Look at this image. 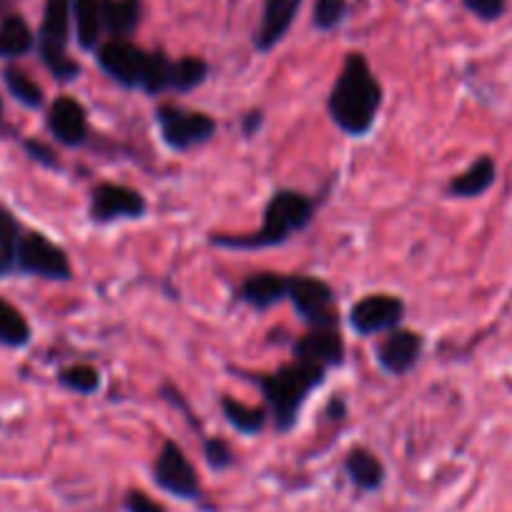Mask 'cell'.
I'll list each match as a JSON object with an SVG mask.
<instances>
[{
    "label": "cell",
    "instance_id": "6da1fadb",
    "mask_svg": "<svg viewBox=\"0 0 512 512\" xmlns=\"http://www.w3.org/2000/svg\"><path fill=\"white\" fill-rule=\"evenodd\" d=\"M334 126L349 136H364L372 131L382 108V86L374 78L362 53H349L327 98Z\"/></svg>",
    "mask_w": 512,
    "mask_h": 512
},
{
    "label": "cell",
    "instance_id": "7a4b0ae2",
    "mask_svg": "<svg viewBox=\"0 0 512 512\" xmlns=\"http://www.w3.org/2000/svg\"><path fill=\"white\" fill-rule=\"evenodd\" d=\"M314 219V201L309 196L299 194V191L282 189L269 199L267 209H264L262 229L254 234L234 236V234H211V244L221 246V249H269V246H279L297 231L307 229Z\"/></svg>",
    "mask_w": 512,
    "mask_h": 512
},
{
    "label": "cell",
    "instance_id": "3957f363",
    "mask_svg": "<svg viewBox=\"0 0 512 512\" xmlns=\"http://www.w3.org/2000/svg\"><path fill=\"white\" fill-rule=\"evenodd\" d=\"M324 377H327V369L324 367L294 359L292 364H284L277 372L256 379L264 400H267L269 417H272L274 427L279 432H289L297 425L299 410L307 402V397L317 387H322Z\"/></svg>",
    "mask_w": 512,
    "mask_h": 512
},
{
    "label": "cell",
    "instance_id": "277c9868",
    "mask_svg": "<svg viewBox=\"0 0 512 512\" xmlns=\"http://www.w3.org/2000/svg\"><path fill=\"white\" fill-rule=\"evenodd\" d=\"M71 18L73 0H46L41 31H38V56L58 81H76L81 73V66L66 51L71 38Z\"/></svg>",
    "mask_w": 512,
    "mask_h": 512
},
{
    "label": "cell",
    "instance_id": "5b68a950",
    "mask_svg": "<svg viewBox=\"0 0 512 512\" xmlns=\"http://www.w3.org/2000/svg\"><path fill=\"white\" fill-rule=\"evenodd\" d=\"M16 272L51 279V282H68L73 277L66 251L41 231H23L21 234L16 249Z\"/></svg>",
    "mask_w": 512,
    "mask_h": 512
},
{
    "label": "cell",
    "instance_id": "8992f818",
    "mask_svg": "<svg viewBox=\"0 0 512 512\" xmlns=\"http://www.w3.org/2000/svg\"><path fill=\"white\" fill-rule=\"evenodd\" d=\"M154 116L161 139L174 151L194 149V146L214 139L216 134V121L201 111H189V108L181 106H159Z\"/></svg>",
    "mask_w": 512,
    "mask_h": 512
},
{
    "label": "cell",
    "instance_id": "52a82bcc",
    "mask_svg": "<svg viewBox=\"0 0 512 512\" xmlns=\"http://www.w3.org/2000/svg\"><path fill=\"white\" fill-rule=\"evenodd\" d=\"M294 312L312 324L314 329H337V309H334V292L327 282L317 277H289V294Z\"/></svg>",
    "mask_w": 512,
    "mask_h": 512
},
{
    "label": "cell",
    "instance_id": "ba28073f",
    "mask_svg": "<svg viewBox=\"0 0 512 512\" xmlns=\"http://www.w3.org/2000/svg\"><path fill=\"white\" fill-rule=\"evenodd\" d=\"M96 61L101 71L111 81L123 88H141L144 86L146 71H149L151 53L139 48L131 41H108L98 46Z\"/></svg>",
    "mask_w": 512,
    "mask_h": 512
},
{
    "label": "cell",
    "instance_id": "9c48e42d",
    "mask_svg": "<svg viewBox=\"0 0 512 512\" xmlns=\"http://www.w3.org/2000/svg\"><path fill=\"white\" fill-rule=\"evenodd\" d=\"M154 480L161 490L179 497V500H199L201 495L199 475H196L186 452L174 440H169L161 447L154 465Z\"/></svg>",
    "mask_w": 512,
    "mask_h": 512
},
{
    "label": "cell",
    "instance_id": "30bf717a",
    "mask_svg": "<svg viewBox=\"0 0 512 512\" xmlns=\"http://www.w3.org/2000/svg\"><path fill=\"white\" fill-rule=\"evenodd\" d=\"M405 319V302L395 294H367L349 312V327L359 337L392 332Z\"/></svg>",
    "mask_w": 512,
    "mask_h": 512
},
{
    "label": "cell",
    "instance_id": "8fae6325",
    "mask_svg": "<svg viewBox=\"0 0 512 512\" xmlns=\"http://www.w3.org/2000/svg\"><path fill=\"white\" fill-rule=\"evenodd\" d=\"M91 219L96 224H111L121 219H141L146 214V199L136 189L121 184H98L91 194Z\"/></svg>",
    "mask_w": 512,
    "mask_h": 512
},
{
    "label": "cell",
    "instance_id": "7c38bea8",
    "mask_svg": "<svg viewBox=\"0 0 512 512\" xmlns=\"http://www.w3.org/2000/svg\"><path fill=\"white\" fill-rule=\"evenodd\" d=\"M422 347H425V339L420 334L397 327L387 332V337L379 342V347L374 349V359H377L382 372L402 377V374L412 372L417 367L422 357Z\"/></svg>",
    "mask_w": 512,
    "mask_h": 512
},
{
    "label": "cell",
    "instance_id": "4fadbf2b",
    "mask_svg": "<svg viewBox=\"0 0 512 512\" xmlns=\"http://www.w3.org/2000/svg\"><path fill=\"white\" fill-rule=\"evenodd\" d=\"M48 131L63 146H81L88 136L86 108L71 96H61L51 103L48 111Z\"/></svg>",
    "mask_w": 512,
    "mask_h": 512
},
{
    "label": "cell",
    "instance_id": "5bb4252c",
    "mask_svg": "<svg viewBox=\"0 0 512 512\" xmlns=\"http://www.w3.org/2000/svg\"><path fill=\"white\" fill-rule=\"evenodd\" d=\"M344 354H347V347L337 329H312L294 344V359L324 369L342 367Z\"/></svg>",
    "mask_w": 512,
    "mask_h": 512
},
{
    "label": "cell",
    "instance_id": "9a60e30c",
    "mask_svg": "<svg viewBox=\"0 0 512 512\" xmlns=\"http://www.w3.org/2000/svg\"><path fill=\"white\" fill-rule=\"evenodd\" d=\"M302 0H267L264 3V16L254 33V48L259 53H269L292 28L297 18Z\"/></svg>",
    "mask_w": 512,
    "mask_h": 512
},
{
    "label": "cell",
    "instance_id": "2e32d148",
    "mask_svg": "<svg viewBox=\"0 0 512 512\" xmlns=\"http://www.w3.org/2000/svg\"><path fill=\"white\" fill-rule=\"evenodd\" d=\"M287 294H289V277H284V274H277V272L251 274V277H246L239 287L241 302L249 304L251 309H259V312L284 302Z\"/></svg>",
    "mask_w": 512,
    "mask_h": 512
},
{
    "label": "cell",
    "instance_id": "e0dca14e",
    "mask_svg": "<svg viewBox=\"0 0 512 512\" xmlns=\"http://www.w3.org/2000/svg\"><path fill=\"white\" fill-rule=\"evenodd\" d=\"M497 181V164L492 156H480L475 164L467 166L460 176L450 181L447 186V194L452 199H477L485 191H490Z\"/></svg>",
    "mask_w": 512,
    "mask_h": 512
},
{
    "label": "cell",
    "instance_id": "ac0fdd59",
    "mask_svg": "<svg viewBox=\"0 0 512 512\" xmlns=\"http://www.w3.org/2000/svg\"><path fill=\"white\" fill-rule=\"evenodd\" d=\"M101 18L111 41H128L141 23V0H101Z\"/></svg>",
    "mask_w": 512,
    "mask_h": 512
},
{
    "label": "cell",
    "instance_id": "d6986e66",
    "mask_svg": "<svg viewBox=\"0 0 512 512\" xmlns=\"http://www.w3.org/2000/svg\"><path fill=\"white\" fill-rule=\"evenodd\" d=\"M344 470H347L352 485L364 492L379 490L384 482V465L379 462V457L374 452L364 450V447L349 450L347 460H344Z\"/></svg>",
    "mask_w": 512,
    "mask_h": 512
},
{
    "label": "cell",
    "instance_id": "ffe728a7",
    "mask_svg": "<svg viewBox=\"0 0 512 512\" xmlns=\"http://www.w3.org/2000/svg\"><path fill=\"white\" fill-rule=\"evenodd\" d=\"M73 23L76 41L83 51H96L103 33L101 0H73Z\"/></svg>",
    "mask_w": 512,
    "mask_h": 512
},
{
    "label": "cell",
    "instance_id": "44dd1931",
    "mask_svg": "<svg viewBox=\"0 0 512 512\" xmlns=\"http://www.w3.org/2000/svg\"><path fill=\"white\" fill-rule=\"evenodd\" d=\"M219 405L226 422H229L236 432H241V435H259V432L267 427V407L244 405V402H236L234 397H221Z\"/></svg>",
    "mask_w": 512,
    "mask_h": 512
},
{
    "label": "cell",
    "instance_id": "7402d4cb",
    "mask_svg": "<svg viewBox=\"0 0 512 512\" xmlns=\"http://www.w3.org/2000/svg\"><path fill=\"white\" fill-rule=\"evenodd\" d=\"M33 46H36V36L26 18L8 16L0 23V58H21L31 53Z\"/></svg>",
    "mask_w": 512,
    "mask_h": 512
},
{
    "label": "cell",
    "instance_id": "603a6c76",
    "mask_svg": "<svg viewBox=\"0 0 512 512\" xmlns=\"http://www.w3.org/2000/svg\"><path fill=\"white\" fill-rule=\"evenodd\" d=\"M21 234V224L13 211L0 204V277L16 272V249Z\"/></svg>",
    "mask_w": 512,
    "mask_h": 512
},
{
    "label": "cell",
    "instance_id": "cb8c5ba5",
    "mask_svg": "<svg viewBox=\"0 0 512 512\" xmlns=\"http://www.w3.org/2000/svg\"><path fill=\"white\" fill-rule=\"evenodd\" d=\"M31 342V324L11 302L0 299V344L3 347H26Z\"/></svg>",
    "mask_w": 512,
    "mask_h": 512
},
{
    "label": "cell",
    "instance_id": "d4e9b609",
    "mask_svg": "<svg viewBox=\"0 0 512 512\" xmlns=\"http://www.w3.org/2000/svg\"><path fill=\"white\" fill-rule=\"evenodd\" d=\"M209 76V63L204 58L186 56L171 63V91L189 93L199 88Z\"/></svg>",
    "mask_w": 512,
    "mask_h": 512
},
{
    "label": "cell",
    "instance_id": "484cf974",
    "mask_svg": "<svg viewBox=\"0 0 512 512\" xmlns=\"http://www.w3.org/2000/svg\"><path fill=\"white\" fill-rule=\"evenodd\" d=\"M3 83H6L8 93L16 98L21 106L26 108H41L43 106V88L33 81L28 73H23L21 68L8 66L3 71Z\"/></svg>",
    "mask_w": 512,
    "mask_h": 512
},
{
    "label": "cell",
    "instance_id": "4316f807",
    "mask_svg": "<svg viewBox=\"0 0 512 512\" xmlns=\"http://www.w3.org/2000/svg\"><path fill=\"white\" fill-rule=\"evenodd\" d=\"M58 382L76 395H96L101 387V374L91 364H73L58 372Z\"/></svg>",
    "mask_w": 512,
    "mask_h": 512
},
{
    "label": "cell",
    "instance_id": "83f0119b",
    "mask_svg": "<svg viewBox=\"0 0 512 512\" xmlns=\"http://www.w3.org/2000/svg\"><path fill=\"white\" fill-rule=\"evenodd\" d=\"M171 58H166L164 53H151L149 71H146L144 86L141 91H146L149 96H159V93L171 91Z\"/></svg>",
    "mask_w": 512,
    "mask_h": 512
},
{
    "label": "cell",
    "instance_id": "f1b7e54d",
    "mask_svg": "<svg viewBox=\"0 0 512 512\" xmlns=\"http://www.w3.org/2000/svg\"><path fill=\"white\" fill-rule=\"evenodd\" d=\"M347 16V0H317L314 3V26L319 31H334Z\"/></svg>",
    "mask_w": 512,
    "mask_h": 512
},
{
    "label": "cell",
    "instance_id": "f546056e",
    "mask_svg": "<svg viewBox=\"0 0 512 512\" xmlns=\"http://www.w3.org/2000/svg\"><path fill=\"white\" fill-rule=\"evenodd\" d=\"M204 455L214 470H226V467L234 465V452H231L229 442L219 440V437H209L204 442Z\"/></svg>",
    "mask_w": 512,
    "mask_h": 512
},
{
    "label": "cell",
    "instance_id": "4dcf8cb0",
    "mask_svg": "<svg viewBox=\"0 0 512 512\" xmlns=\"http://www.w3.org/2000/svg\"><path fill=\"white\" fill-rule=\"evenodd\" d=\"M467 11L472 16H477L480 21H497V18L505 16L507 11V0H462Z\"/></svg>",
    "mask_w": 512,
    "mask_h": 512
},
{
    "label": "cell",
    "instance_id": "1f68e13d",
    "mask_svg": "<svg viewBox=\"0 0 512 512\" xmlns=\"http://www.w3.org/2000/svg\"><path fill=\"white\" fill-rule=\"evenodd\" d=\"M123 505H126V512H166L164 505H159L156 500H151V497L141 490L128 492L126 500H123Z\"/></svg>",
    "mask_w": 512,
    "mask_h": 512
},
{
    "label": "cell",
    "instance_id": "d6a6232c",
    "mask_svg": "<svg viewBox=\"0 0 512 512\" xmlns=\"http://www.w3.org/2000/svg\"><path fill=\"white\" fill-rule=\"evenodd\" d=\"M23 149H26V154L31 156L33 161H38V164H43V166H58V161H56V154H53L51 149H48L46 144H41V141H26V144H23Z\"/></svg>",
    "mask_w": 512,
    "mask_h": 512
},
{
    "label": "cell",
    "instance_id": "836d02e7",
    "mask_svg": "<svg viewBox=\"0 0 512 512\" xmlns=\"http://www.w3.org/2000/svg\"><path fill=\"white\" fill-rule=\"evenodd\" d=\"M262 126V111H249L244 118V134L246 136H254Z\"/></svg>",
    "mask_w": 512,
    "mask_h": 512
},
{
    "label": "cell",
    "instance_id": "e575fe53",
    "mask_svg": "<svg viewBox=\"0 0 512 512\" xmlns=\"http://www.w3.org/2000/svg\"><path fill=\"white\" fill-rule=\"evenodd\" d=\"M342 415H344V402L342 400L332 402V405H329V417H332V420H342Z\"/></svg>",
    "mask_w": 512,
    "mask_h": 512
},
{
    "label": "cell",
    "instance_id": "d590c367",
    "mask_svg": "<svg viewBox=\"0 0 512 512\" xmlns=\"http://www.w3.org/2000/svg\"><path fill=\"white\" fill-rule=\"evenodd\" d=\"M0 113H3V98H0Z\"/></svg>",
    "mask_w": 512,
    "mask_h": 512
}]
</instances>
